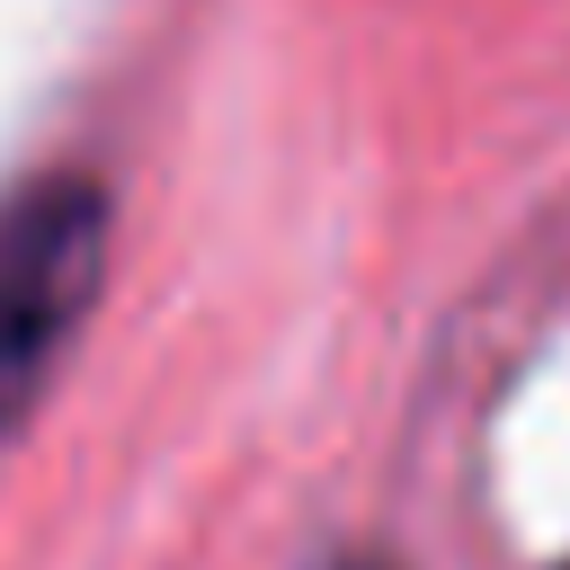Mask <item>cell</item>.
<instances>
[{
	"mask_svg": "<svg viewBox=\"0 0 570 570\" xmlns=\"http://www.w3.org/2000/svg\"><path fill=\"white\" fill-rule=\"evenodd\" d=\"M107 276V187L89 169H36L0 196V436L53 383Z\"/></svg>",
	"mask_w": 570,
	"mask_h": 570,
	"instance_id": "6da1fadb",
	"label": "cell"
},
{
	"mask_svg": "<svg viewBox=\"0 0 570 570\" xmlns=\"http://www.w3.org/2000/svg\"><path fill=\"white\" fill-rule=\"evenodd\" d=\"M321 570H383V561H321Z\"/></svg>",
	"mask_w": 570,
	"mask_h": 570,
	"instance_id": "7a4b0ae2",
	"label": "cell"
}]
</instances>
